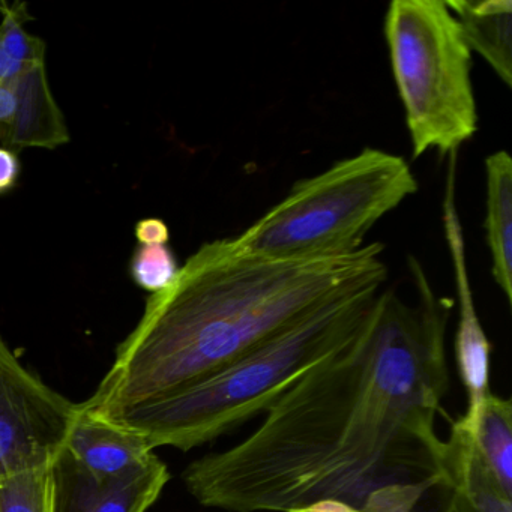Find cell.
<instances>
[{
	"mask_svg": "<svg viewBox=\"0 0 512 512\" xmlns=\"http://www.w3.org/2000/svg\"><path fill=\"white\" fill-rule=\"evenodd\" d=\"M418 301L380 290L362 331L302 374L235 446L188 464L185 490L206 508L292 512L340 503L416 512L446 491L436 416L449 389L452 302L409 257Z\"/></svg>",
	"mask_w": 512,
	"mask_h": 512,
	"instance_id": "6da1fadb",
	"label": "cell"
},
{
	"mask_svg": "<svg viewBox=\"0 0 512 512\" xmlns=\"http://www.w3.org/2000/svg\"><path fill=\"white\" fill-rule=\"evenodd\" d=\"M382 251L376 242L346 256L280 260L248 253L235 238L206 242L149 296L80 409L112 418L211 376L322 302L382 286Z\"/></svg>",
	"mask_w": 512,
	"mask_h": 512,
	"instance_id": "7a4b0ae2",
	"label": "cell"
},
{
	"mask_svg": "<svg viewBox=\"0 0 512 512\" xmlns=\"http://www.w3.org/2000/svg\"><path fill=\"white\" fill-rule=\"evenodd\" d=\"M382 286L341 293L260 341L232 364L181 391L103 418L140 434L152 449L182 452L214 442L265 410L302 374L364 328Z\"/></svg>",
	"mask_w": 512,
	"mask_h": 512,
	"instance_id": "3957f363",
	"label": "cell"
},
{
	"mask_svg": "<svg viewBox=\"0 0 512 512\" xmlns=\"http://www.w3.org/2000/svg\"><path fill=\"white\" fill-rule=\"evenodd\" d=\"M416 191L418 181L403 158L365 148L296 182L235 241L242 250L268 259L346 256L362 248L374 224Z\"/></svg>",
	"mask_w": 512,
	"mask_h": 512,
	"instance_id": "277c9868",
	"label": "cell"
},
{
	"mask_svg": "<svg viewBox=\"0 0 512 512\" xmlns=\"http://www.w3.org/2000/svg\"><path fill=\"white\" fill-rule=\"evenodd\" d=\"M385 38L413 158L458 151L478 131L472 52L442 0H394Z\"/></svg>",
	"mask_w": 512,
	"mask_h": 512,
	"instance_id": "5b68a950",
	"label": "cell"
},
{
	"mask_svg": "<svg viewBox=\"0 0 512 512\" xmlns=\"http://www.w3.org/2000/svg\"><path fill=\"white\" fill-rule=\"evenodd\" d=\"M79 406L44 383L0 338V478L53 466Z\"/></svg>",
	"mask_w": 512,
	"mask_h": 512,
	"instance_id": "8992f818",
	"label": "cell"
},
{
	"mask_svg": "<svg viewBox=\"0 0 512 512\" xmlns=\"http://www.w3.org/2000/svg\"><path fill=\"white\" fill-rule=\"evenodd\" d=\"M455 175L457 154L449 155L446 172L445 196H443V229L446 244L454 265L458 295V326L455 334V361L461 382L467 392V410L458 419L470 433L475 434L476 421L482 404L490 392L491 344L479 322L470 287L466 263L463 227L455 203Z\"/></svg>",
	"mask_w": 512,
	"mask_h": 512,
	"instance_id": "52a82bcc",
	"label": "cell"
},
{
	"mask_svg": "<svg viewBox=\"0 0 512 512\" xmlns=\"http://www.w3.org/2000/svg\"><path fill=\"white\" fill-rule=\"evenodd\" d=\"M53 481L55 512H148L170 481V472L154 454L125 475L97 479L64 451L53 464Z\"/></svg>",
	"mask_w": 512,
	"mask_h": 512,
	"instance_id": "ba28073f",
	"label": "cell"
},
{
	"mask_svg": "<svg viewBox=\"0 0 512 512\" xmlns=\"http://www.w3.org/2000/svg\"><path fill=\"white\" fill-rule=\"evenodd\" d=\"M0 142L11 151L53 149L70 142L64 113L50 89L46 62L31 65L0 86Z\"/></svg>",
	"mask_w": 512,
	"mask_h": 512,
	"instance_id": "9c48e42d",
	"label": "cell"
},
{
	"mask_svg": "<svg viewBox=\"0 0 512 512\" xmlns=\"http://www.w3.org/2000/svg\"><path fill=\"white\" fill-rule=\"evenodd\" d=\"M65 452L80 469L97 479L118 478L143 466L154 455V449L140 434L83 412L80 407Z\"/></svg>",
	"mask_w": 512,
	"mask_h": 512,
	"instance_id": "30bf717a",
	"label": "cell"
},
{
	"mask_svg": "<svg viewBox=\"0 0 512 512\" xmlns=\"http://www.w3.org/2000/svg\"><path fill=\"white\" fill-rule=\"evenodd\" d=\"M446 442L448 500L437 512H512V496L497 484L475 449V434L458 419Z\"/></svg>",
	"mask_w": 512,
	"mask_h": 512,
	"instance_id": "8fae6325",
	"label": "cell"
},
{
	"mask_svg": "<svg viewBox=\"0 0 512 512\" xmlns=\"http://www.w3.org/2000/svg\"><path fill=\"white\" fill-rule=\"evenodd\" d=\"M470 52H476L508 88L512 85L511 0H448Z\"/></svg>",
	"mask_w": 512,
	"mask_h": 512,
	"instance_id": "7c38bea8",
	"label": "cell"
},
{
	"mask_svg": "<svg viewBox=\"0 0 512 512\" xmlns=\"http://www.w3.org/2000/svg\"><path fill=\"white\" fill-rule=\"evenodd\" d=\"M485 239L494 281L512 302V160L497 151L485 158Z\"/></svg>",
	"mask_w": 512,
	"mask_h": 512,
	"instance_id": "4fadbf2b",
	"label": "cell"
},
{
	"mask_svg": "<svg viewBox=\"0 0 512 512\" xmlns=\"http://www.w3.org/2000/svg\"><path fill=\"white\" fill-rule=\"evenodd\" d=\"M476 454L503 491L512 496V403L488 394L475 428Z\"/></svg>",
	"mask_w": 512,
	"mask_h": 512,
	"instance_id": "5bb4252c",
	"label": "cell"
},
{
	"mask_svg": "<svg viewBox=\"0 0 512 512\" xmlns=\"http://www.w3.org/2000/svg\"><path fill=\"white\" fill-rule=\"evenodd\" d=\"M26 13L13 7L0 23V86L46 59V44L23 28Z\"/></svg>",
	"mask_w": 512,
	"mask_h": 512,
	"instance_id": "9a60e30c",
	"label": "cell"
},
{
	"mask_svg": "<svg viewBox=\"0 0 512 512\" xmlns=\"http://www.w3.org/2000/svg\"><path fill=\"white\" fill-rule=\"evenodd\" d=\"M0 512H55L53 466L0 478Z\"/></svg>",
	"mask_w": 512,
	"mask_h": 512,
	"instance_id": "2e32d148",
	"label": "cell"
},
{
	"mask_svg": "<svg viewBox=\"0 0 512 512\" xmlns=\"http://www.w3.org/2000/svg\"><path fill=\"white\" fill-rule=\"evenodd\" d=\"M179 266L167 244H140L131 260V275L151 293L167 289L175 281Z\"/></svg>",
	"mask_w": 512,
	"mask_h": 512,
	"instance_id": "e0dca14e",
	"label": "cell"
},
{
	"mask_svg": "<svg viewBox=\"0 0 512 512\" xmlns=\"http://www.w3.org/2000/svg\"><path fill=\"white\" fill-rule=\"evenodd\" d=\"M136 238L140 244H167L170 239L169 227L158 218H146L137 224Z\"/></svg>",
	"mask_w": 512,
	"mask_h": 512,
	"instance_id": "ac0fdd59",
	"label": "cell"
},
{
	"mask_svg": "<svg viewBox=\"0 0 512 512\" xmlns=\"http://www.w3.org/2000/svg\"><path fill=\"white\" fill-rule=\"evenodd\" d=\"M20 161L11 149L0 148V194L7 193L19 179Z\"/></svg>",
	"mask_w": 512,
	"mask_h": 512,
	"instance_id": "d6986e66",
	"label": "cell"
},
{
	"mask_svg": "<svg viewBox=\"0 0 512 512\" xmlns=\"http://www.w3.org/2000/svg\"><path fill=\"white\" fill-rule=\"evenodd\" d=\"M292 512H359L349 506L340 505V503H317V505L308 506V508L298 509Z\"/></svg>",
	"mask_w": 512,
	"mask_h": 512,
	"instance_id": "ffe728a7",
	"label": "cell"
}]
</instances>
